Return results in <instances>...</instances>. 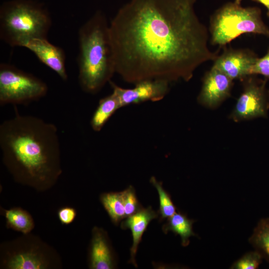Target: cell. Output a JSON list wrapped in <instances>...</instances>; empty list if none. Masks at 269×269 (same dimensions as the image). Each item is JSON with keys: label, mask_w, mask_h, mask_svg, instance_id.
Returning a JSON list of instances; mask_svg holds the SVG:
<instances>
[{"label": "cell", "mask_w": 269, "mask_h": 269, "mask_svg": "<svg viewBox=\"0 0 269 269\" xmlns=\"http://www.w3.org/2000/svg\"><path fill=\"white\" fill-rule=\"evenodd\" d=\"M10 269H43L47 267L45 260L34 251H24L13 255L7 263Z\"/></svg>", "instance_id": "cell-16"}, {"label": "cell", "mask_w": 269, "mask_h": 269, "mask_svg": "<svg viewBox=\"0 0 269 269\" xmlns=\"http://www.w3.org/2000/svg\"><path fill=\"white\" fill-rule=\"evenodd\" d=\"M76 216L75 210L71 207H65L61 208L58 212V216L61 223L68 225L71 223Z\"/></svg>", "instance_id": "cell-24"}, {"label": "cell", "mask_w": 269, "mask_h": 269, "mask_svg": "<svg viewBox=\"0 0 269 269\" xmlns=\"http://www.w3.org/2000/svg\"><path fill=\"white\" fill-rule=\"evenodd\" d=\"M0 148L4 164L18 181L38 188L52 185L62 172L56 126L19 113L0 125Z\"/></svg>", "instance_id": "cell-2"}, {"label": "cell", "mask_w": 269, "mask_h": 269, "mask_svg": "<svg viewBox=\"0 0 269 269\" xmlns=\"http://www.w3.org/2000/svg\"><path fill=\"white\" fill-rule=\"evenodd\" d=\"M242 0H235V2L236 4H240L241 2L242 1Z\"/></svg>", "instance_id": "cell-26"}, {"label": "cell", "mask_w": 269, "mask_h": 269, "mask_svg": "<svg viewBox=\"0 0 269 269\" xmlns=\"http://www.w3.org/2000/svg\"><path fill=\"white\" fill-rule=\"evenodd\" d=\"M120 108L119 99L113 92L102 98L90 121V125L93 131L97 132L101 131L109 119Z\"/></svg>", "instance_id": "cell-14"}, {"label": "cell", "mask_w": 269, "mask_h": 269, "mask_svg": "<svg viewBox=\"0 0 269 269\" xmlns=\"http://www.w3.org/2000/svg\"><path fill=\"white\" fill-rule=\"evenodd\" d=\"M150 183L156 188L158 194L159 208L158 211L160 220L167 219L176 213V207L172 202L170 195L164 189L162 183L152 176L149 180Z\"/></svg>", "instance_id": "cell-20"}, {"label": "cell", "mask_w": 269, "mask_h": 269, "mask_svg": "<svg viewBox=\"0 0 269 269\" xmlns=\"http://www.w3.org/2000/svg\"><path fill=\"white\" fill-rule=\"evenodd\" d=\"M210 32L213 45L225 46L240 35L255 33L269 36L257 7H243L228 2L218 9L210 19Z\"/></svg>", "instance_id": "cell-5"}, {"label": "cell", "mask_w": 269, "mask_h": 269, "mask_svg": "<svg viewBox=\"0 0 269 269\" xmlns=\"http://www.w3.org/2000/svg\"><path fill=\"white\" fill-rule=\"evenodd\" d=\"M7 225L13 229L23 234L30 232L34 228L31 216L25 211L18 208L5 211Z\"/></svg>", "instance_id": "cell-19"}, {"label": "cell", "mask_w": 269, "mask_h": 269, "mask_svg": "<svg viewBox=\"0 0 269 269\" xmlns=\"http://www.w3.org/2000/svg\"><path fill=\"white\" fill-rule=\"evenodd\" d=\"M258 57L251 51L226 49L214 61L212 67L226 74L232 80H243L249 75L251 67Z\"/></svg>", "instance_id": "cell-9"}, {"label": "cell", "mask_w": 269, "mask_h": 269, "mask_svg": "<svg viewBox=\"0 0 269 269\" xmlns=\"http://www.w3.org/2000/svg\"><path fill=\"white\" fill-rule=\"evenodd\" d=\"M263 4L267 9V14L269 17V0H253Z\"/></svg>", "instance_id": "cell-25"}, {"label": "cell", "mask_w": 269, "mask_h": 269, "mask_svg": "<svg viewBox=\"0 0 269 269\" xmlns=\"http://www.w3.org/2000/svg\"><path fill=\"white\" fill-rule=\"evenodd\" d=\"M233 80L221 71L212 67L203 80L198 102L209 108H215L230 95Z\"/></svg>", "instance_id": "cell-10"}, {"label": "cell", "mask_w": 269, "mask_h": 269, "mask_svg": "<svg viewBox=\"0 0 269 269\" xmlns=\"http://www.w3.org/2000/svg\"><path fill=\"white\" fill-rule=\"evenodd\" d=\"M261 74L269 79V51L264 57L258 58L251 67L249 75Z\"/></svg>", "instance_id": "cell-23"}, {"label": "cell", "mask_w": 269, "mask_h": 269, "mask_svg": "<svg viewBox=\"0 0 269 269\" xmlns=\"http://www.w3.org/2000/svg\"><path fill=\"white\" fill-rule=\"evenodd\" d=\"M23 47L31 51L62 80L66 81L68 79L66 56L62 48L52 44L46 38L33 39L27 42Z\"/></svg>", "instance_id": "cell-11"}, {"label": "cell", "mask_w": 269, "mask_h": 269, "mask_svg": "<svg viewBox=\"0 0 269 269\" xmlns=\"http://www.w3.org/2000/svg\"><path fill=\"white\" fill-rule=\"evenodd\" d=\"M158 216V212L153 210L151 206L146 208L142 207L135 214L126 217L121 224L122 229H129L131 231L133 244L130 249L131 258L129 263L132 264L136 268L137 265L135 262V256L142 235L150 222L152 220L157 219Z\"/></svg>", "instance_id": "cell-12"}, {"label": "cell", "mask_w": 269, "mask_h": 269, "mask_svg": "<svg viewBox=\"0 0 269 269\" xmlns=\"http://www.w3.org/2000/svg\"><path fill=\"white\" fill-rule=\"evenodd\" d=\"M263 258L255 251L247 253L234 263L231 267L234 269H256L262 263Z\"/></svg>", "instance_id": "cell-22"}, {"label": "cell", "mask_w": 269, "mask_h": 269, "mask_svg": "<svg viewBox=\"0 0 269 269\" xmlns=\"http://www.w3.org/2000/svg\"><path fill=\"white\" fill-rule=\"evenodd\" d=\"M265 81L250 78L246 81L243 92L231 114L235 121L264 117L269 107V100Z\"/></svg>", "instance_id": "cell-7"}, {"label": "cell", "mask_w": 269, "mask_h": 269, "mask_svg": "<svg viewBox=\"0 0 269 269\" xmlns=\"http://www.w3.org/2000/svg\"><path fill=\"white\" fill-rule=\"evenodd\" d=\"M122 194L126 217L135 214L142 208L138 202L133 186H129L122 191Z\"/></svg>", "instance_id": "cell-21"}, {"label": "cell", "mask_w": 269, "mask_h": 269, "mask_svg": "<svg viewBox=\"0 0 269 269\" xmlns=\"http://www.w3.org/2000/svg\"><path fill=\"white\" fill-rule=\"evenodd\" d=\"M78 81L85 93L95 94L116 73L109 24L101 11L96 12L79 28Z\"/></svg>", "instance_id": "cell-3"}, {"label": "cell", "mask_w": 269, "mask_h": 269, "mask_svg": "<svg viewBox=\"0 0 269 269\" xmlns=\"http://www.w3.org/2000/svg\"><path fill=\"white\" fill-rule=\"evenodd\" d=\"M109 83L113 92L119 98L121 108L148 101H160L168 93L169 84L165 80L148 79L137 82L133 88L125 89L117 85L111 80Z\"/></svg>", "instance_id": "cell-8"}, {"label": "cell", "mask_w": 269, "mask_h": 269, "mask_svg": "<svg viewBox=\"0 0 269 269\" xmlns=\"http://www.w3.org/2000/svg\"><path fill=\"white\" fill-rule=\"evenodd\" d=\"M48 86L41 79L7 63L0 64V105H26L45 97Z\"/></svg>", "instance_id": "cell-6"}, {"label": "cell", "mask_w": 269, "mask_h": 269, "mask_svg": "<svg viewBox=\"0 0 269 269\" xmlns=\"http://www.w3.org/2000/svg\"><path fill=\"white\" fill-rule=\"evenodd\" d=\"M51 17L45 9L22 0L4 5L0 13V39L12 47H24L29 41L47 38Z\"/></svg>", "instance_id": "cell-4"}, {"label": "cell", "mask_w": 269, "mask_h": 269, "mask_svg": "<svg viewBox=\"0 0 269 269\" xmlns=\"http://www.w3.org/2000/svg\"><path fill=\"white\" fill-rule=\"evenodd\" d=\"M193 220L180 213H175L167 219V221L162 227V231L167 234L171 231L180 236L181 245L186 247L189 243V238L195 236L192 230Z\"/></svg>", "instance_id": "cell-15"}, {"label": "cell", "mask_w": 269, "mask_h": 269, "mask_svg": "<svg viewBox=\"0 0 269 269\" xmlns=\"http://www.w3.org/2000/svg\"><path fill=\"white\" fill-rule=\"evenodd\" d=\"M116 262L105 232L94 227L90 251V268L92 269H112Z\"/></svg>", "instance_id": "cell-13"}, {"label": "cell", "mask_w": 269, "mask_h": 269, "mask_svg": "<svg viewBox=\"0 0 269 269\" xmlns=\"http://www.w3.org/2000/svg\"><path fill=\"white\" fill-rule=\"evenodd\" d=\"M249 241L263 259L269 262V218L259 221Z\"/></svg>", "instance_id": "cell-18"}, {"label": "cell", "mask_w": 269, "mask_h": 269, "mask_svg": "<svg viewBox=\"0 0 269 269\" xmlns=\"http://www.w3.org/2000/svg\"><path fill=\"white\" fill-rule=\"evenodd\" d=\"M100 200L114 224L126 218L122 191L103 193Z\"/></svg>", "instance_id": "cell-17"}, {"label": "cell", "mask_w": 269, "mask_h": 269, "mask_svg": "<svg viewBox=\"0 0 269 269\" xmlns=\"http://www.w3.org/2000/svg\"><path fill=\"white\" fill-rule=\"evenodd\" d=\"M196 0H130L109 24L116 73L126 82L188 81L218 51L198 18Z\"/></svg>", "instance_id": "cell-1"}]
</instances>
